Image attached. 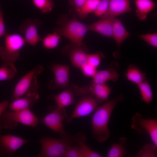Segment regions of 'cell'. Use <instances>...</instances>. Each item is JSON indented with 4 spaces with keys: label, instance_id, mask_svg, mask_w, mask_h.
<instances>
[{
    "label": "cell",
    "instance_id": "6",
    "mask_svg": "<svg viewBox=\"0 0 157 157\" xmlns=\"http://www.w3.org/2000/svg\"><path fill=\"white\" fill-rule=\"evenodd\" d=\"M4 46H0V57L3 62L14 63L19 58V51L25 42L24 38L17 34H6Z\"/></svg>",
    "mask_w": 157,
    "mask_h": 157
},
{
    "label": "cell",
    "instance_id": "19",
    "mask_svg": "<svg viewBox=\"0 0 157 157\" xmlns=\"http://www.w3.org/2000/svg\"><path fill=\"white\" fill-rule=\"evenodd\" d=\"M131 10L130 0H110L107 11L101 17L108 16L115 17Z\"/></svg>",
    "mask_w": 157,
    "mask_h": 157
},
{
    "label": "cell",
    "instance_id": "28",
    "mask_svg": "<svg viewBox=\"0 0 157 157\" xmlns=\"http://www.w3.org/2000/svg\"><path fill=\"white\" fill-rule=\"evenodd\" d=\"M61 39V36L56 32L54 31L53 33H49L42 38L41 41L45 48L52 49L58 47Z\"/></svg>",
    "mask_w": 157,
    "mask_h": 157
},
{
    "label": "cell",
    "instance_id": "1",
    "mask_svg": "<svg viewBox=\"0 0 157 157\" xmlns=\"http://www.w3.org/2000/svg\"><path fill=\"white\" fill-rule=\"evenodd\" d=\"M124 98L122 94L118 96L95 110L92 120V136L97 142H105L110 137L108 126L110 117L115 107Z\"/></svg>",
    "mask_w": 157,
    "mask_h": 157
},
{
    "label": "cell",
    "instance_id": "21",
    "mask_svg": "<svg viewBox=\"0 0 157 157\" xmlns=\"http://www.w3.org/2000/svg\"><path fill=\"white\" fill-rule=\"evenodd\" d=\"M137 7L136 15L140 20H144L147 18L148 13L156 7L155 3L151 0H135Z\"/></svg>",
    "mask_w": 157,
    "mask_h": 157
},
{
    "label": "cell",
    "instance_id": "29",
    "mask_svg": "<svg viewBox=\"0 0 157 157\" xmlns=\"http://www.w3.org/2000/svg\"><path fill=\"white\" fill-rule=\"evenodd\" d=\"M34 6L38 8L42 13H50L54 6L52 0H32Z\"/></svg>",
    "mask_w": 157,
    "mask_h": 157
},
{
    "label": "cell",
    "instance_id": "18",
    "mask_svg": "<svg viewBox=\"0 0 157 157\" xmlns=\"http://www.w3.org/2000/svg\"><path fill=\"white\" fill-rule=\"evenodd\" d=\"M15 99L9 104V107L12 111H19L30 109L36 104L40 98L38 92Z\"/></svg>",
    "mask_w": 157,
    "mask_h": 157
},
{
    "label": "cell",
    "instance_id": "9",
    "mask_svg": "<svg viewBox=\"0 0 157 157\" xmlns=\"http://www.w3.org/2000/svg\"><path fill=\"white\" fill-rule=\"evenodd\" d=\"M132 129L140 134H148L154 144L157 146V121L144 119L136 113L132 117L131 125Z\"/></svg>",
    "mask_w": 157,
    "mask_h": 157
},
{
    "label": "cell",
    "instance_id": "27",
    "mask_svg": "<svg viewBox=\"0 0 157 157\" xmlns=\"http://www.w3.org/2000/svg\"><path fill=\"white\" fill-rule=\"evenodd\" d=\"M141 96V99L147 104H149L153 98L151 86L147 80L137 85Z\"/></svg>",
    "mask_w": 157,
    "mask_h": 157
},
{
    "label": "cell",
    "instance_id": "34",
    "mask_svg": "<svg viewBox=\"0 0 157 157\" xmlns=\"http://www.w3.org/2000/svg\"><path fill=\"white\" fill-rule=\"evenodd\" d=\"M101 55L99 53L88 54L87 64L97 69L101 61Z\"/></svg>",
    "mask_w": 157,
    "mask_h": 157
},
{
    "label": "cell",
    "instance_id": "17",
    "mask_svg": "<svg viewBox=\"0 0 157 157\" xmlns=\"http://www.w3.org/2000/svg\"><path fill=\"white\" fill-rule=\"evenodd\" d=\"M114 17L108 16L92 24L87 25L88 30L96 32L104 36L112 37L113 26Z\"/></svg>",
    "mask_w": 157,
    "mask_h": 157
},
{
    "label": "cell",
    "instance_id": "36",
    "mask_svg": "<svg viewBox=\"0 0 157 157\" xmlns=\"http://www.w3.org/2000/svg\"><path fill=\"white\" fill-rule=\"evenodd\" d=\"M87 0H69V4L72 8L76 11L81 8Z\"/></svg>",
    "mask_w": 157,
    "mask_h": 157
},
{
    "label": "cell",
    "instance_id": "4",
    "mask_svg": "<svg viewBox=\"0 0 157 157\" xmlns=\"http://www.w3.org/2000/svg\"><path fill=\"white\" fill-rule=\"evenodd\" d=\"M44 68L40 65L35 67L23 76L16 84L14 89L13 100L38 92L39 87L37 78L43 71Z\"/></svg>",
    "mask_w": 157,
    "mask_h": 157
},
{
    "label": "cell",
    "instance_id": "11",
    "mask_svg": "<svg viewBox=\"0 0 157 157\" xmlns=\"http://www.w3.org/2000/svg\"><path fill=\"white\" fill-rule=\"evenodd\" d=\"M42 22L38 19L28 18L22 24L19 28V32L24 34L26 42L30 45L35 47L42 38L40 36L37 28L40 27Z\"/></svg>",
    "mask_w": 157,
    "mask_h": 157
},
{
    "label": "cell",
    "instance_id": "32",
    "mask_svg": "<svg viewBox=\"0 0 157 157\" xmlns=\"http://www.w3.org/2000/svg\"><path fill=\"white\" fill-rule=\"evenodd\" d=\"M110 0H101L97 7L94 12L97 16H102L107 11Z\"/></svg>",
    "mask_w": 157,
    "mask_h": 157
},
{
    "label": "cell",
    "instance_id": "37",
    "mask_svg": "<svg viewBox=\"0 0 157 157\" xmlns=\"http://www.w3.org/2000/svg\"><path fill=\"white\" fill-rule=\"evenodd\" d=\"M4 21L3 12L0 4V38L6 35Z\"/></svg>",
    "mask_w": 157,
    "mask_h": 157
},
{
    "label": "cell",
    "instance_id": "2",
    "mask_svg": "<svg viewBox=\"0 0 157 157\" xmlns=\"http://www.w3.org/2000/svg\"><path fill=\"white\" fill-rule=\"evenodd\" d=\"M1 118L3 128L4 129H14L19 123L35 128L39 122L38 118L30 109L12 111L6 109Z\"/></svg>",
    "mask_w": 157,
    "mask_h": 157
},
{
    "label": "cell",
    "instance_id": "16",
    "mask_svg": "<svg viewBox=\"0 0 157 157\" xmlns=\"http://www.w3.org/2000/svg\"><path fill=\"white\" fill-rule=\"evenodd\" d=\"M81 95L90 94L95 97L104 101L108 98L111 88L106 83H97L92 82L88 85L80 87Z\"/></svg>",
    "mask_w": 157,
    "mask_h": 157
},
{
    "label": "cell",
    "instance_id": "14",
    "mask_svg": "<svg viewBox=\"0 0 157 157\" xmlns=\"http://www.w3.org/2000/svg\"><path fill=\"white\" fill-rule=\"evenodd\" d=\"M84 46L72 43L65 47L62 50L63 53L68 56L72 65L80 69L87 64L88 54Z\"/></svg>",
    "mask_w": 157,
    "mask_h": 157
},
{
    "label": "cell",
    "instance_id": "5",
    "mask_svg": "<svg viewBox=\"0 0 157 157\" xmlns=\"http://www.w3.org/2000/svg\"><path fill=\"white\" fill-rule=\"evenodd\" d=\"M53 31L68 39L72 43L84 46L82 41L88 30L87 25L79 21L74 16L60 28H55Z\"/></svg>",
    "mask_w": 157,
    "mask_h": 157
},
{
    "label": "cell",
    "instance_id": "30",
    "mask_svg": "<svg viewBox=\"0 0 157 157\" xmlns=\"http://www.w3.org/2000/svg\"><path fill=\"white\" fill-rule=\"evenodd\" d=\"M157 146L154 144H145L142 148L140 150L136 157H157Z\"/></svg>",
    "mask_w": 157,
    "mask_h": 157
},
{
    "label": "cell",
    "instance_id": "12",
    "mask_svg": "<svg viewBox=\"0 0 157 157\" xmlns=\"http://www.w3.org/2000/svg\"><path fill=\"white\" fill-rule=\"evenodd\" d=\"M70 66L66 65L55 64L51 69L54 78L50 82L48 88L50 90L65 88L69 85Z\"/></svg>",
    "mask_w": 157,
    "mask_h": 157
},
{
    "label": "cell",
    "instance_id": "8",
    "mask_svg": "<svg viewBox=\"0 0 157 157\" xmlns=\"http://www.w3.org/2000/svg\"><path fill=\"white\" fill-rule=\"evenodd\" d=\"M71 115L65 119L67 123L71 122L75 118L87 116L104 101L97 99L90 94L83 95Z\"/></svg>",
    "mask_w": 157,
    "mask_h": 157
},
{
    "label": "cell",
    "instance_id": "22",
    "mask_svg": "<svg viewBox=\"0 0 157 157\" xmlns=\"http://www.w3.org/2000/svg\"><path fill=\"white\" fill-rule=\"evenodd\" d=\"M87 138L84 134L81 133H77L72 136V140L74 143L78 144L81 149L84 157H103L90 149L86 144Z\"/></svg>",
    "mask_w": 157,
    "mask_h": 157
},
{
    "label": "cell",
    "instance_id": "33",
    "mask_svg": "<svg viewBox=\"0 0 157 157\" xmlns=\"http://www.w3.org/2000/svg\"><path fill=\"white\" fill-rule=\"evenodd\" d=\"M140 38L151 45L157 47L156 33L138 35Z\"/></svg>",
    "mask_w": 157,
    "mask_h": 157
},
{
    "label": "cell",
    "instance_id": "24",
    "mask_svg": "<svg viewBox=\"0 0 157 157\" xmlns=\"http://www.w3.org/2000/svg\"><path fill=\"white\" fill-rule=\"evenodd\" d=\"M127 141L125 137L120 138L119 143H114L110 147L107 156V157H123L127 153L126 144Z\"/></svg>",
    "mask_w": 157,
    "mask_h": 157
},
{
    "label": "cell",
    "instance_id": "7",
    "mask_svg": "<svg viewBox=\"0 0 157 157\" xmlns=\"http://www.w3.org/2000/svg\"><path fill=\"white\" fill-rule=\"evenodd\" d=\"M47 110L49 113L42 119L41 122L55 132L58 133L60 138L71 136L65 130L62 122L68 117L65 108H59L56 105L48 107Z\"/></svg>",
    "mask_w": 157,
    "mask_h": 157
},
{
    "label": "cell",
    "instance_id": "38",
    "mask_svg": "<svg viewBox=\"0 0 157 157\" xmlns=\"http://www.w3.org/2000/svg\"><path fill=\"white\" fill-rule=\"evenodd\" d=\"M9 101L5 100L0 102V130L3 128L2 121L1 118L2 114L3 112L6 109L9 105Z\"/></svg>",
    "mask_w": 157,
    "mask_h": 157
},
{
    "label": "cell",
    "instance_id": "26",
    "mask_svg": "<svg viewBox=\"0 0 157 157\" xmlns=\"http://www.w3.org/2000/svg\"><path fill=\"white\" fill-rule=\"evenodd\" d=\"M101 0H87L83 6L76 11L79 18L84 19L88 15L94 12Z\"/></svg>",
    "mask_w": 157,
    "mask_h": 157
},
{
    "label": "cell",
    "instance_id": "13",
    "mask_svg": "<svg viewBox=\"0 0 157 157\" xmlns=\"http://www.w3.org/2000/svg\"><path fill=\"white\" fill-rule=\"evenodd\" d=\"M81 95L79 87L73 84L69 85L67 89L56 95H51L48 98L54 100L59 108H65L76 103L75 98Z\"/></svg>",
    "mask_w": 157,
    "mask_h": 157
},
{
    "label": "cell",
    "instance_id": "15",
    "mask_svg": "<svg viewBox=\"0 0 157 157\" xmlns=\"http://www.w3.org/2000/svg\"><path fill=\"white\" fill-rule=\"evenodd\" d=\"M119 65L115 61L111 62L108 67L103 70H97L92 77V83H106L109 81H116L119 78Z\"/></svg>",
    "mask_w": 157,
    "mask_h": 157
},
{
    "label": "cell",
    "instance_id": "10",
    "mask_svg": "<svg viewBox=\"0 0 157 157\" xmlns=\"http://www.w3.org/2000/svg\"><path fill=\"white\" fill-rule=\"evenodd\" d=\"M29 142L12 135H3L0 130V156H13L17 150Z\"/></svg>",
    "mask_w": 157,
    "mask_h": 157
},
{
    "label": "cell",
    "instance_id": "20",
    "mask_svg": "<svg viewBox=\"0 0 157 157\" xmlns=\"http://www.w3.org/2000/svg\"><path fill=\"white\" fill-rule=\"evenodd\" d=\"M129 34L130 33L125 28L120 21L115 18L113 23L112 37L117 45L118 51L122 42Z\"/></svg>",
    "mask_w": 157,
    "mask_h": 157
},
{
    "label": "cell",
    "instance_id": "3",
    "mask_svg": "<svg viewBox=\"0 0 157 157\" xmlns=\"http://www.w3.org/2000/svg\"><path fill=\"white\" fill-rule=\"evenodd\" d=\"M41 149L39 157H63L67 148L74 144L72 136L57 139L48 136L40 140Z\"/></svg>",
    "mask_w": 157,
    "mask_h": 157
},
{
    "label": "cell",
    "instance_id": "35",
    "mask_svg": "<svg viewBox=\"0 0 157 157\" xmlns=\"http://www.w3.org/2000/svg\"><path fill=\"white\" fill-rule=\"evenodd\" d=\"M83 74L86 76L92 77L97 71V69L87 64L81 69Z\"/></svg>",
    "mask_w": 157,
    "mask_h": 157
},
{
    "label": "cell",
    "instance_id": "25",
    "mask_svg": "<svg viewBox=\"0 0 157 157\" xmlns=\"http://www.w3.org/2000/svg\"><path fill=\"white\" fill-rule=\"evenodd\" d=\"M17 73L13 63L3 62L0 67V81L10 79L17 75Z\"/></svg>",
    "mask_w": 157,
    "mask_h": 157
},
{
    "label": "cell",
    "instance_id": "23",
    "mask_svg": "<svg viewBox=\"0 0 157 157\" xmlns=\"http://www.w3.org/2000/svg\"><path fill=\"white\" fill-rule=\"evenodd\" d=\"M146 75L137 67L131 65H129L125 76L128 80L138 85L146 80Z\"/></svg>",
    "mask_w": 157,
    "mask_h": 157
},
{
    "label": "cell",
    "instance_id": "31",
    "mask_svg": "<svg viewBox=\"0 0 157 157\" xmlns=\"http://www.w3.org/2000/svg\"><path fill=\"white\" fill-rule=\"evenodd\" d=\"M63 157H84V156L80 147L74 144L67 148Z\"/></svg>",
    "mask_w": 157,
    "mask_h": 157
}]
</instances>
